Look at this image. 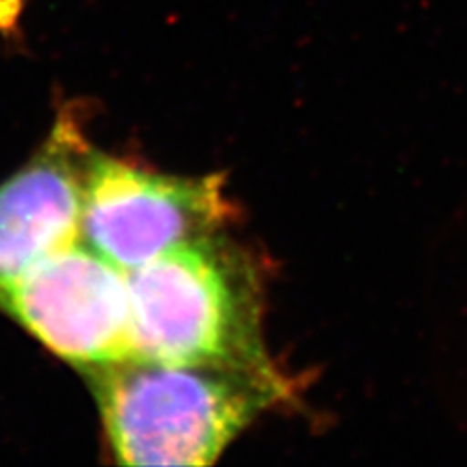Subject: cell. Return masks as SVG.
Listing matches in <instances>:
<instances>
[{
  "mask_svg": "<svg viewBox=\"0 0 467 467\" xmlns=\"http://www.w3.org/2000/svg\"><path fill=\"white\" fill-rule=\"evenodd\" d=\"M117 463L213 465L288 388L275 367L129 358L88 374Z\"/></svg>",
  "mask_w": 467,
  "mask_h": 467,
  "instance_id": "6da1fadb",
  "label": "cell"
},
{
  "mask_svg": "<svg viewBox=\"0 0 467 467\" xmlns=\"http://www.w3.org/2000/svg\"><path fill=\"white\" fill-rule=\"evenodd\" d=\"M135 358L271 368L254 261L221 232L127 273Z\"/></svg>",
  "mask_w": 467,
  "mask_h": 467,
  "instance_id": "7a4b0ae2",
  "label": "cell"
},
{
  "mask_svg": "<svg viewBox=\"0 0 467 467\" xmlns=\"http://www.w3.org/2000/svg\"><path fill=\"white\" fill-rule=\"evenodd\" d=\"M224 175L183 178L90 152L80 238L129 273L183 244L221 232L232 216Z\"/></svg>",
  "mask_w": 467,
  "mask_h": 467,
  "instance_id": "3957f363",
  "label": "cell"
},
{
  "mask_svg": "<svg viewBox=\"0 0 467 467\" xmlns=\"http://www.w3.org/2000/svg\"><path fill=\"white\" fill-rule=\"evenodd\" d=\"M0 310L90 374L135 358L127 273L75 242L0 288Z\"/></svg>",
  "mask_w": 467,
  "mask_h": 467,
  "instance_id": "277c9868",
  "label": "cell"
},
{
  "mask_svg": "<svg viewBox=\"0 0 467 467\" xmlns=\"http://www.w3.org/2000/svg\"><path fill=\"white\" fill-rule=\"evenodd\" d=\"M90 152L80 125L65 113L34 160L0 185V288L80 240Z\"/></svg>",
  "mask_w": 467,
  "mask_h": 467,
  "instance_id": "5b68a950",
  "label": "cell"
},
{
  "mask_svg": "<svg viewBox=\"0 0 467 467\" xmlns=\"http://www.w3.org/2000/svg\"><path fill=\"white\" fill-rule=\"evenodd\" d=\"M27 0H0V32H10L16 26Z\"/></svg>",
  "mask_w": 467,
  "mask_h": 467,
  "instance_id": "8992f818",
  "label": "cell"
}]
</instances>
